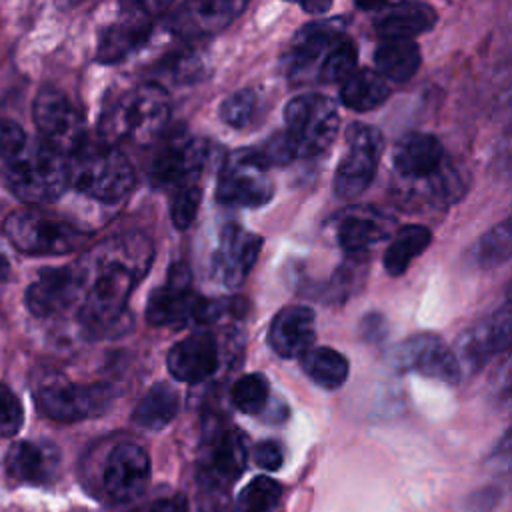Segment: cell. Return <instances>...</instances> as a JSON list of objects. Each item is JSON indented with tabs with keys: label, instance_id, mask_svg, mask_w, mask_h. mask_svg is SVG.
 Here are the masks:
<instances>
[{
	"label": "cell",
	"instance_id": "1",
	"mask_svg": "<svg viewBox=\"0 0 512 512\" xmlns=\"http://www.w3.org/2000/svg\"><path fill=\"white\" fill-rule=\"evenodd\" d=\"M152 244L142 234H126L100 244L80 268V320L98 334H112L126 320V302L148 272Z\"/></svg>",
	"mask_w": 512,
	"mask_h": 512
},
{
	"label": "cell",
	"instance_id": "2",
	"mask_svg": "<svg viewBox=\"0 0 512 512\" xmlns=\"http://www.w3.org/2000/svg\"><path fill=\"white\" fill-rule=\"evenodd\" d=\"M0 176L24 202H52L64 194L68 156L32 138L14 120H0Z\"/></svg>",
	"mask_w": 512,
	"mask_h": 512
},
{
	"label": "cell",
	"instance_id": "3",
	"mask_svg": "<svg viewBox=\"0 0 512 512\" xmlns=\"http://www.w3.org/2000/svg\"><path fill=\"white\" fill-rule=\"evenodd\" d=\"M168 120L170 98L164 86L140 82L106 100L98 118V136L108 144L124 140L150 144L162 136Z\"/></svg>",
	"mask_w": 512,
	"mask_h": 512
},
{
	"label": "cell",
	"instance_id": "4",
	"mask_svg": "<svg viewBox=\"0 0 512 512\" xmlns=\"http://www.w3.org/2000/svg\"><path fill=\"white\" fill-rule=\"evenodd\" d=\"M134 180V168L116 144L84 140L68 156L70 186L94 200L118 202L128 196Z\"/></svg>",
	"mask_w": 512,
	"mask_h": 512
},
{
	"label": "cell",
	"instance_id": "5",
	"mask_svg": "<svg viewBox=\"0 0 512 512\" xmlns=\"http://www.w3.org/2000/svg\"><path fill=\"white\" fill-rule=\"evenodd\" d=\"M284 124L282 132L294 160L296 158H312L328 150L334 142L340 116L334 100L328 96L310 92L292 98L284 108Z\"/></svg>",
	"mask_w": 512,
	"mask_h": 512
},
{
	"label": "cell",
	"instance_id": "6",
	"mask_svg": "<svg viewBox=\"0 0 512 512\" xmlns=\"http://www.w3.org/2000/svg\"><path fill=\"white\" fill-rule=\"evenodd\" d=\"M2 228L12 246L26 254H66L90 238L74 224L30 208L12 212Z\"/></svg>",
	"mask_w": 512,
	"mask_h": 512
},
{
	"label": "cell",
	"instance_id": "7",
	"mask_svg": "<svg viewBox=\"0 0 512 512\" xmlns=\"http://www.w3.org/2000/svg\"><path fill=\"white\" fill-rule=\"evenodd\" d=\"M222 314L218 302L204 300L192 292L190 272L184 264H174L166 284L152 290L146 304V318L152 326H186L212 322Z\"/></svg>",
	"mask_w": 512,
	"mask_h": 512
},
{
	"label": "cell",
	"instance_id": "8",
	"mask_svg": "<svg viewBox=\"0 0 512 512\" xmlns=\"http://www.w3.org/2000/svg\"><path fill=\"white\" fill-rule=\"evenodd\" d=\"M268 164L258 150L232 152L218 174L216 200L226 206L258 208L274 196V182Z\"/></svg>",
	"mask_w": 512,
	"mask_h": 512
},
{
	"label": "cell",
	"instance_id": "9",
	"mask_svg": "<svg viewBox=\"0 0 512 512\" xmlns=\"http://www.w3.org/2000/svg\"><path fill=\"white\" fill-rule=\"evenodd\" d=\"M210 160V144L188 132L170 134L152 156L148 178L152 186L174 190L184 184L200 182Z\"/></svg>",
	"mask_w": 512,
	"mask_h": 512
},
{
	"label": "cell",
	"instance_id": "10",
	"mask_svg": "<svg viewBox=\"0 0 512 512\" xmlns=\"http://www.w3.org/2000/svg\"><path fill=\"white\" fill-rule=\"evenodd\" d=\"M384 150V138L376 126L354 122L346 130V152L334 174V192L344 200L360 196L372 182L378 160Z\"/></svg>",
	"mask_w": 512,
	"mask_h": 512
},
{
	"label": "cell",
	"instance_id": "11",
	"mask_svg": "<svg viewBox=\"0 0 512 512\" xmlns=\"http://www.w3.org/2000/svg\"><path fill=\"white\" fill-rule=\"evenodd\" d=\"M38 138L64 156H70L86 140L84 118L70 98L56 88L38 90L32 104Z\"/></svg>",
	"mask_w": 512,
	"mask_h": 512
},
{
	"label": "cell",
	"instance_id": "12",
	"mask_svg": "<svg viewBox=\"0 0 512 512\" xmlns=\"http://www.w3.org/2000/svg\"><path fill=\"white\" fill-rule=\"evenodd\" d=\"M112 400L106 384H78L54 380L36 392L40 410L58 422H78L100 416Z\"/></svg>",
	"mask_w": 512,
	"mask_h": 512
},
{
	"label": "cell",
	"instance_id": "13",
	"mask_svg": "<svg viewBox=\"0 0 512 512\" xmlns=\"http://www.w3.org/2000/svg\"><path fill=\"white\" fill-rule=\"evenodd\" d=\"M150 482V458L136 442H118L102 464V488L114 502L140 498Z\"/></svg>",
	"mask_w": 512,
	"mask_h": 512
},
{
	"label": "cell",
	"instance_id": "14",
	"mask_svg": "<svg viewBox=\"0 0 512 512\" xmlns=\"http://www.w3.org/2000/svg\"><path fill=\"white\" fill-rule=\"evenodd\" d=\"M398 370L418 372L422 376L456 384L462 376L454 350H450L436 334H416L394 348L390 356Z\"/></svg>",
	"mask_w": 512,
	"mask_h": 512
},
{
	"label": "cell",
	"instance_id": "15",
	"mask_svg": "<svg viewBox=\"0 0 512 512\" xmlns=\"http://www.w3.org/2000/svg\"><path fill=\"white\" fill-rule=\"evenodd\" d=\"M512 338V314L510 304H502L488 318L468 330L456 344V360L460 372H476L494 356L504 352Z\"/></svg>",
	"mask_w": 512,
	"mask_h": 512
},
{
	"label": "cell",
	"instance_id": "16",
	"mask_svg": "<svg viewBox=\"0 0 512 512\" xmlns=\"http://www.w3.org/2000/svg\"><path fill=\"white\" fill-rule=\"evenodd\" d=\"M262 248V238L248 232L240 224H226L218 236V246L212 254V274L226 288H238Z\"/></svg>",
	"mask_w": 512,
	"mask_h": 512
},
{
	"label": "cell",
	"instance_id": "17",
	"mask_svg": "<svg viewBox=\"0 0 512 512\" xmlns=\"http://www.w3.org/2000/svg\"><path fill=\"white\" fill-rule=\"evenodd\" d=\"M248 0H184L172 20V30L186 40L214 36L228 28L246 8Z\"/></svg>",
	"mask_w": 512,
	"mask_h": 512
},
{
	"label": "cell",
	"instance_id": "18",
	"mask_svg": "<svg viewBox=\"0 0 512 512\" xmlns=\"http://www.w3.org/2000/svg\"><path fill=\"white\" fill-rule=\"evenodd\" d=\"M80 268H46L26 290V306L34 316H52L80 298Z\"/></svg>",
	"mask_w": 512,
	"mask_h": 512
},
{
	"label": "cell",
	"instance_id": "19",
	"mask_svg": "<svg viewBox=\"0 0 512 512\" xmlns=\"http://www.w3.org/2000/svg\"><path fill=\"white\" fill-rule=\"evenodd\" d=\"M246 466V442L234 428H224L208 436L202 454L200 470L208 484L230 486Z\"/></svg>",
	"mask_w": 512,
	"mask_h": 512
},
{
	"label": "cell",
	"instance_id": "20",
	"mask_svg": "<svg viewBox=\"0 0 512 512\" xmlns=\"http://www.w3.org/2000/svg\"><path fill=\"white\" fill-rule=\"evenodd\" d=\"M344 18L316 20L302 26L288 46V74L292 78H306L310 70L322 60L328 48L344 36Z\"/></svg>",
	"mask_w": 512,
	"mask_h": 512
},
{
	"label": "cell",
	"instance_id": "21",
	"mask_svg": "<svg viewBox=\"0 0 512 512\" xmlns=\"http://www.w3.org/2000/svg\"><path fill=\"white\" fill-rule=\"evenodd\" d=\"M166 364L170 374L186 384L210 378L220 366L216 338L204 330L186 336L170 348Z\"/></svg>",
	"mask_w": 512,
	"mask_h": 512
},
{
	"label": "cell",
	"instance_id": "22",
	"mask_svg": "<svg viewBox=\"0 0 512 512\" xmlns=\"http://www.w3.org/2000/svg\"><path fill=\"white\" fill-rule=\"evenodd\" d=\"M334 234L348 258L366 260L368 250L388 236V220L374 208H348L334 218Z\"/></svg>",
	"mask_w": 512,
	"mask_h": 512
},
{
	"label": "cell",
	"instance_id": "23",
	"mask_svg": "<svg viewBox=\"0 0 512 512\" xmlns=\"http://www.w3.org/2000/svg\"><path fill=\"white\" fill-rule=\"evenodd\" d=\"M316 340V314L308 306L282 308L268 328V344L282 358H300Z\"/></svg>",
	"mask_w": 512,
	"mask_h": 512
},
{
	"label": "cell",
	"instance_id": "24",
	"mask_svg": "<svg viewBox=\"0 0 512 512\" xmlns=\"http://www.w3.org/2000/svg\"><path fill=\"white\" fill-rule=\"evenodd\" d=\"M394 170L402 178L426 180L434 178L442 170L444 148L432 134L412 132L398 140L392 154Z\"/></svg>",
	"mask_w": 512,
	"mask_h": 512
},
{
	"label": "cell",
	"instance_id": "25",
	"mask_svg": "<svg viewBox=\"0 0 512 512\" xmlns=\"http://www.w3.org/2000/svg\"><path fill=\"white\" fill-rule=\"evenodd\" d=\"M60 452L50 442L20 440L6 454V470L12 478L28 484H48L56 478Z\"/></svg>",
	"mask_w": 512,
	"mask_h": 512
},
{
	"label": "cell",
	"instance_id": "26",
	"mask_svg": "<svg viewBox=\"0 0 512 512\" xmlns=\"http://www.w3.org/2000/svg\"><path fill=\"white\" fill-rule=\"evenodd\" d=\"M436 24V10L420 0H398L384 4L374 18V30L384 40H412Z\"/></svg>",
	"mask_w": 512,
	"mask_h": 512
},
{
	"label": "cell",
	"instance_id": "27",
	"mask_svg": "<svg viewBox=\"0 0 512 512\" xmlns=\"http://www.w3.org/2000/svg\"><path fill=\"white\" fill-rule=\"evenodd\" d=\"M152 28V18L126 12L122 20L102 32L96 48V60L100 64H118L126 60L128 56L144 48V44L152 36Z\"/></svg>",
	"mask_w": 512,
	"mask_h": 512
},
{
	"label": "cell",
	"instance_id": "28",
	"mask_svg": "<svg viewBox=\"0 0 512 512\" xmlns=\"http://www.w3.org/2000/svg\"><path fill=\"white\" fill-rule=\"evenodd\" d=\"M390 96V86L378 70L360 68L350 72L340 82V100L346 108L368 112L384 104Z\"/></svg>",
	"mask_w": 512,
	"mask_h": 512
},
{
	"label": "cell",
	"instance_id": "29",
	"mask_svg": "<svg viewBox=\"0 0 512 512\" xmlns=\"http://www.w3.org/2000/svg\"><path fill=\"white\" fill-rule=\"evenodd\" d=\"M420 48L412 40H402V38H390L384 40L376 52H374V62L378 72L394 82H406L410 80L418 66H420Z\"/></svg>",
	"mask_w": 512,
	"mask_h": 512
},
{
	"label": "cell",
	"instance_id": "30",
	"mask_svg": "<svg viewBox=\"0 0 512 512\" xmlns=\"http://www.w3.org/2000/svg\"><path fill=\"white\" fill-rule=\"evenodd\" d=\"M300 366L304 374L318 386L326 390L340 388L348 378V360L334 348L312 346L300 356Z\"/></svg>",
	"mask_w": 512,
	"mask_h": 512
},
{
	"label": "cell",
	"instance_id": "31",
	"mask_svg": "<svg viewBox=\"0 0 512 512\" xmlns=\"http://www.w3.org/2000/svg\"><path fill=\"white\" fill-rule=\"evenodd\" d=\"M432 240V232L422 224L402 226L384 252V268L390 276H400L406 272L410 262L420 256Z\"/></svg>",
	"mask_w": 512,
	"mask_h": 512
},
{
	"label": "cell",
	"instance_id": "32",
	"mask_svg": "<svg viewBox=\"0 0 512 512\" xmlns=\"http://www.w3.org/2000/svg\"><path fill=\"white\" fill-rule=\"evenodd\" d=\"M178 414V394L170 384H154L136 404L132 420L146 430H160L168 426Z\"/></svg>",
	"mask_w": 512,
	"mask_h": 512
},
{
	"label": "cell",
	"instance_id": "33",
	"mask_svg": "<svg viewBox=\"0 0 512 512\" xmlns=\"http://www.w3.org/2000/svg\"><path fill=\"white\" fill-rule=\"evenodd\" d=\"M356 62H358L356 44L344 34L322 56L316 68V78L324 84H336V82L340 84L350 72L356 70Z\"/></svg>",
	"mask_w": 512,
	"mask_h": 512
},
{
	"label": "cell",
	"instance_id": "34",
	"mask_svg": "<svg viewBox=\"0 0 512 512\" xmlns=\"http://www.w3.org/2000/svg\"><path fill=\"white\" fill-rule=\"evenodd\" d=\"M510 248H512L510 222L504 220L476 242V246L472 248V262L478 268L500 266L510 258Z\"/></svg>",
	"mask_w": 512,
	"mask_h": 512
},
{
	"label": "cell",
	"instance_id": "35",
	"mask_svg": "<svg viewBox=\"0 0 512 512\" xmlns=\"http://www.w3.org/2000/svg\"><path fill=\"white\" fill-rule=\"evenodd\" d=\"M270 398L268 380L262 374H246L238 378L230 390L232 404L244 414H260Z\"/></svg>",
	"mask_w": 512,
	"mask_h": 512
},
{
	"label": "cell",
	"instance_id": "36",
	"mask_svg": "<svg viewBox=\"0 0 512 512\" xmlns=\"http://www.w3.org/2000/svg\"><path fill=\"white\" fill-rule=\"evenodd\" d=\"M282 496V486L270 476H256L238 494L240 512H270Z\"/></svg>",
	"mask_w": 512,
	"mask_h": 512
},
{
	"label": "cell",
	"instance_id": "37",
	"mask_svg": "<svg viewBox=\"0 0 512 512\" xmlns=\"http://www.w3.org/2000/svg\"><path fill=\"white\" fill-rule=\"evenodd\" d=\"M256 110H258V94L250 88H242V90H236L234 94H230L220 104V118L228 126L242 130L252 124Z\"/></svg>",
	"mask_w": 512,
	"mask_h": 512
},
{
	"label": "cell",
	"instance_id": "38",
	"mask_svg": "<svg viewBox=\"0 0 512 512\" xmlns=\"http://www.w3.org/2000/svg\"><path fill=\"white\" fill-rule=\"evenodd\" d=\"M200 200H202V188L200 182L194 184H184L178 186L174 190H170V216H172V224L180 230L188 228L200 208Z\"/></svg>",
	"mask_w": 512,
	"mask_h": 512
},
{
	"label": "cell",
	"instance_id": "39",
	"mask_svg": "<svg viewBox=\"0 0 512 512\" xmlns=\"http://www.w3.org/2000/svg\"><path fill=\"white\" fill-rule=\"evenodd\" d=\"M200 72V60L194 54H174L160 62L158 78H168L174 84L192 82Z\"/></svg>",
	"mask_w": 512,
	"mask_h": 512
},
{
	"label": "cell",
	"instance_id": "40",
	"mask_svg": "<svg viewBox=\"0 0 512 512\" xmlns=\"http://www.w3.org/2000/svg\"><path fill=\"white\" fill-rule=\"evenodd\" d=\"M24 422V410L18 396L4 384H0V436H14Z\"/></svg>",
	"mask_w": 512,
	"mask_h": 512
},
{
	"label": "cell",
	"instance_id": "41",
	"mask_svg": "<svg viewBox=\"0 0 512 512\" xmlns=\"http://www.w3.org/2000/svg\"><path fill=\"white\" fill-rule=\"evenodd\" d=\"M252 458L262 470H278L284 462V450L276 440H262L252 448Z\"/></svg>",
	"mask_w": 512,
	"mask_h": 512
},
{
	"label": "cell",
	"instance_id": "42",
	"mask_svg": "<svg viewBox=\"0 0 512 512\" xmlns=\"http://www.w3.org/2000/svg\"><path fill=\"white\" fill-rule=\"evenodd\" d=\"M174 0H120V6L130 14L154 18L162 14Z\"/></svg>",
	"mask_w": 512,
	"mask_h": 512
},
{
	"label": "cell",
	"instance_id": "43",
	"mask_svg": "<svg viewBox=\"0 0 512 512\" xmlns=\"http://www.w3.org/2000/svg\"><path fill=\"white\" fill-rule=\"evenodd\" d=\"M150 512H188V500L184 494H172L156 500Z\"/></svg>",
	"mask_w": 512,
	"mask_h": 512
},
{
	"label": "cell",
	"instance_id": "44",
	"mask_svg": "<svg viewBox=\"0 0 512 512\" xmlns=\"http://www.w3.org/2000/svg\"><path fill=\"white\" fill-rule=\"evenodd\" d=\"M362 332H364V338H366V340H374V332H380V334L384 336V334H386L384 318L378 316V314L366 316L364 322H362Z\"/></svg>",
	"mask_w": 512,
	"mask_h": 512
},
{
	"label": "cell",
	"instance_id": "45",
	"mask_svg": "<svg viewBox=\"0 0 512 512\" xmlns=\"http://www.w3.org/2000/svg\"><path fill=\"white\" fill-rule=\"evenodd\" d=\"M298 4L308 14H324L330 10L332 0H298Z\"/></svg>",
	"mask_w": 512,
	"mask_h": 512
},
{
	"label": "cell",
	"instance_id": "46",
	"mask_svg": "<svg viewBox=\"0 0 512 512\" xmlns=\"http://www.w3.org/2000/svg\"><path fill=\"white\" fill-rule=\"evenodd\" d=\"M354 2L362 10H380L388 0H354Z\"/></svg>",
	"mask_w": 512,
	"mask_h": 512
},
{
	"label": "cell",
	"instance_id": "47",
	"mask_svg": "<svg viewBox=\"0 0 512 512\" xmlns=\"http://www.w3.org/2000/svg\"><path fill=\"white\" fill-rule=\"evenodd\" d=\"M54 2H56V6H58V8H62V10H70V8H76V6L84 4L86 0H54Z\"/></svg>",
	"mask_w": 512,
	"mask_h": 512
},
{
	"label": "cell",
	"instance_id": "48",
	"mask_svg": "<svg viewBox=\"0 0 512 512\" xmlns=\"http://www.w3.org/2000/svg\"><path fill=\"white\" fill-rule=\"evenodd\" d=\"M286 2H298V0H286Z\"/></svg>",
	"mask_w": 512,
	"mask_h": 512
}]
</instances>
